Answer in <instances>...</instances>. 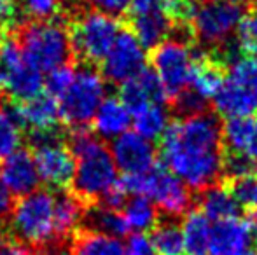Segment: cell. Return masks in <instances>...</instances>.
Returning <instances> with one entry per match:
<instances>
[{
  "label": "cell",
  "instance_id": "6da1fadb",
  "mask_svg": "<svg viewBox=\"0 0 257 255\" xmlns=\"http://www.w3.org/2000/svg\"><path fill=\"white\" fill-rule=\"evenodd\" d=\"M222 126L210 112L182 117L161 136V161L189 189L203 191L222 178Z\"/></svg>",
  "mask_w": 257,
  "mask_h": 255
},
{
  "label": "cell",
  "instance_id": "7a4b0ae2",
  "mask_svg": "<svg viewBox=\"0 0 257 255\" xmlns=\"http://www.w3.org/2000/svg\"><path fill=\"white\" fill-rule=\"evenodd\" d=\"M25 60L48 74L58 67L68 65L72 53L70 30L58 21H32L20 35Z\"/></svg>",
  "mask_w": 257,
  "mask_h": 255
},
{
  "label": "cell",
  "instance_id": "3957f363",
  "mask_svg": "<svg viewBox=\"0 0 257 255\" xmlns=\"http://www.w3.org/2000/svg\"><path fill=\"white\" fill-rule=\"evenodd\" d=\"M13 236L25 245L46 246L56 239L54 229V194L46 189L20 197L11 210Z\"/></svg>",
  "mask_w": 257,
  "mask_h": 255
},
{
  "label": "cell",
  "instance_id": "277c9868",
  "mask_svg": "<svg viewBox=\"0 0 257 255\" xmlns=\"http://www.w3.org/2000/svg\"><path fill=\"white\" fill-rule=\"evenodd\" d=\"M107 95V84L102 72L93 67L75 68L74 79L67 91L58 98L61 121L72 129L86 128L95 117L100 103Z\"/></svg>",
  "mask_w": 257,
  "mask_h": 255
},
{
  "label": "cell",
  "instance_id": "5b68a950",
  "mask_svg": "<svg viewBox=\"0 0 257 255\" xmlns=\"http://www.w3.org/2000/svg\"><path fill=\"white\" fill-rule=\"evenodd\" d=\"M219 116L248 117L257 114V60L240 56L229 67L224 84L212 98Z\"/></svg>",
  "mask_w": 257,
  "mask_h": 255
},
{
  "label": "cell",
  "instance_id": "8992f818",
  "mask_svg": "<svg viewBox=\"0 0 257 255\" xmlns=\"http://www.w3.org/2000/svg\"><path fill=\"white\" fill-rule=\"evenodd\" d=\"M117 180V166L103 142L75 156L72 187L81 201H100V197Z\"/></svg>",
  "mask_w": 257,
  "mask_h": 255
},
{
  "label": "cell",
  "instance_id": "52a82bcc",
  "mask_svg": "<svg viewBox=\"0 0 257 255\" xmlns=\"http://www.w3.org/2000/svg\"><path fill=\"white\" fill-rule=\"evenodd\" d=\"M121 32V25L108 14L89 11L77 18L70 30L72 49L88 63H102Z\"/></svg>",
  "mask_w": 257,
  "mask_h": 255
},
{
  "label": "cell",
  "instance_id": "ba28073f",
  "mask_svg": "<svg viewBox=\"0 0 257 255\" xmlns=\"http://www.w3.org/2000/svg\"><path fill=\"white\" fill-rule=\"evenodd\" d=\"M194 56L189 44L175 39L165 41L151 49V65L170 102H173L189 86Z\"/></svg>",
  "mask_w": 257,
  "mask_h": 255
},
{
  "label": "cell",
  "instance_id": "9c48e42d",
  "mask_svg": "<svg viewBox=\"0 0 257 255\" xmlns=\"http://www.w3.org/2000/svg\"><path fill=\"white\" fill-rule=\"evenodd\" d=\"M34 159L41 182L51 189H63L72 184L75 175V157L54 133L32 135Z\"/></svg>",
  "mask_w": 257,
  "mask_h": 255
},
{
  "label": "cell",
  "instance_id": "30bf717a",
  "mask_svg": "<svg viewBox=\"0 0 257 255\" xmlns=\"http://www.w3.org/2000/svg\"><path fill=\"white\" fill-rule=\"evenodd\" d=\"M243 14L245 7L241 4L203 0L196 6L193 21H191L194 39L210 48H217L227 42L229 35L236 32Z\"/></svg>",
  "mask_w": 257,
  "mask_h": 255
},
{
  "label": "cell",
  "instance_id": "8fae6325",
  "mask_svg": "<svg viewBox=\"0 0 257 255\" xmlns=\"http://www.w3.org/2000/svg\"><path fill=\"white\" fill-rule=\"evenodd\" d=\"M146 197L156 204V208L168 217H184L193 206L191 189L179 177L166 170L163 164H156L147 171Z\"/></svg>",
  "mask_w": 257,
  "mask_h": 255
},
{
  "label": "cell",
  "instance_id": "7c38bea8",
  "mask_svg": "<svg viewBox=\"0 0 257 255\" xmlns=\"http://www.w3.org/2000/svg\"><path fill=\"white\" fill-rule=\"evenodd\" d=\"M146 48L140 44V41L132 30L121 28L110 51L107 53L102 62V75L105 81L122 84L139 75L146 68Z\"/></svg>",
  "mask_w": 257,
  "mask_h": 255
},
{
  "label": "cell",
  "instance_id": "4fadbf2b",
  "mask_svg": "<svg viewBox=\"0 0 257 255\" xmlns=\"http://www.w3.org/2000/svg\"><path fill=\"white\" fill-rule=\"evenodd\" d=\"M110 154L117 170L124 175L146 173L156 166V149L153 142L140 136L137 131H126L112 140Z\"/></svg>",
  "mask_w": 257,
  "mask_h": 255
},
{
  "label": "cell",
  "instance_id": "5bb4252c",
  "mask_svg": "<svg viewBox=\"0 0 257 255\" xmlns=\"http://www.w3.org/2000/svg\"><path fill=\"white\" fill-rule=\"evenodd\" d=\"M0 180L4 182L7 191L18 197L37 191L41 177H39L34 154L18 149L16 152L4 157V163L0 164Z\"/></svg>",
  "mask_w": 257,
  "mask_h": 255
},
{
  "label": "cell",
  "instance_id": "9a60e30c",
  "mask_svg": "<svg viewBox=\"0 0 257 255\" xmlns=\"http://www.w3.org/2000/svg\"><path fill=\"white\" fill-rule=\"evenodd\" d=\"M119 98L132 114L139 112L144 107L153 105V103L165 105L168 102L161 81L154 74L153 68L147 67L133 79L122 82L121 89H119Z\"/></svg>",
  "mask_w": 257,
  "mask_h": 255
},
{
  "label": "cell",
  "instance_id": "2e32d148",
  "mask_svg": "<svg viewBox=\"0 0 257 255\" xmlns=\"http://www.w3.org/2000/svg\"><path fill=\"white\" fill-rule=\"evenodd\" d=\"M16 112L20 123L23 124V128L30 129L32 135L54 133L58 123L61 121L58 100L44 91L27 102H21V105L16 107Z\"/></svg>",
  "mask_w": 257,
  "mask_h": 255
},
{
  "label": "cell",
  "instance_id": "e0dca14e",
  "mask_svg": "<svg viewBox=\"0 0 257 255\" xmlns=\"http://www.w3.org/2000/svg\"><path fill=\"white\" fill-rule=\"evenodd\" d=\"M252 241L250 222L241 218L215 222L210 236L208 255H245Z\"/></svg>",
  "mask_w": 257,
  "mask_h": 255
},
{
  "label": "cell",
  "instance_id": "ac0fdd59",
  "mask_svg": "<svg viewBox=\"0 0 257 255\" xmlns=\"http://www.w3.org/2000/svg\"><path fill=\"white\" fill-rule=\"evenodd\" d=\"M193 72H191V81L187 88H191L196 95L208 102L224 84L226 67L217 62L210 51H193Z\"/></svg>",
  "mask_w": 257,
  "mask_h": 255
},
{
  "label": "cell",
  "instance_id": "d6986e66",
  "mask_svg": "<svg viewBox=\"0 0 257 255\" xmlns=\"http://www.w3.org/2000/svg\"><path fill=\"white\" fill-rule=\"evenodd\" d=\"M91 123L100 140H115L122 133L128 131L130 124H132V112L126 109L121 98L105 96Z\"/></svg>",
  "mask_w": 257,
  "mask_h": 255
},
{
  "label": "cell",
  "instance_id": "ffe728a7",
  "mask_svg": "<svg viewBox=\"0 0 257 255\" xmlns=\"http://www.w3.org/2000/svg\"><path fill=\"white\" fill-rule=\"evenodd\" d=\"M222 143L229 152H240L257 164V117H231L222 126Z\"/></svg>",
  "mask_w": 257,
  "mask_h": 255
},
{
  "label": "cell",
  "instance_id": "44dd1931",
  "mask_svg": "<svg viewBox=\"0 0 257 255\" xmlns=\"http://www.w3.org/2000/svg\"><path fill=\"white\" fill-rule=\"evenodd\" d=\"M130 27L144 48L153 49L170 37L173 23L166 16L165 9H156L151 13L130 16Z\"/></svg>",
  "mask_w": 257,
  "mask_h": 255
},
{
  "label": "cell",
  "instance_id": "7402d4cb",
  "mask_svg": "<svg viewBox=\"0 0 257 255\" xmlns=\"http://www.w3.org/2000/svg\"><path fill=\"white\" fill-rule=\"evenodd\" d=\"M200 211L210 222H222L229 218H236L240 206L234 201L233 194L229 192L227 185L224 184H212L203 189L200 194Z\"/></svg>",
  "mask_w": 257,
  "mask_h": 255
},
{
  "label": "cell",
  "instance_id": "603a6c76",
  "mask_svg": "<svg viewBox=\"0 0 257 255\" xmlns=\"http://www.w3.org/2000/svg\"><path fill=\"white\" fill-rule=\"evenodd\" d=\"M184 253L187 255H208L212 225L200 210H189L182 220Z\"/></svg>",
  "mask_w": 257,
  "mask_h": 255
},
{
  "label": "cell",
  "instance_id": "cb8c5ba5",
  "mask_svg": "<svg viewBox=\"0 0 257 255\" xmlns=\"http://www.w3.org/2000/svg\"><path fill=\"white\" fill-rule=\"evenodd\" d=\"M84 218L82 201L75 194L58 192L54 194V229L56 238L72 234Z\"/></svg>",
  "mask_w": 257,
  "mask_h": 255
},
{
  "label": "cell",
  "instance_id": "d4e9b609",
  "mask_svg": "<svg viewBox=\"0 0 257 255\" xmlns=\"http://www.w3.org/2000/svg\"><path fill=\"white\" fill-rule=\"evenodd\" d=\"M74 255H124V245L119 238L96 231H81L72 241Z\"/></svg>",
  "mask_w": 257,
  "mask_h": 255
},
{
  "label": "cell",
  "instance_id": "484cf974",
  "mask_svg": "<svg viewBox=\"0 0 257 255\" xmlns=\"http://www.w3.org/2000/svg\"><path fill=\"white\" fill-rule=\"evenodd\" d=\"M82 220L88 222L89 231L102 232L107 236H114V238H124L130 232V225L126 222L124 215L119 210H110V208H105L102 204L98 206L89 208L84 213Z\"/></svg>",
  "mask_w": 257,
  "mask_h": 255
},
{
  "label": "cell",
  "instance_id": "4316f807",
  "mask_svg": "<svg viewBox=\"0 0 257 255\" xmlns=\"http://www.w3.org/2000/svg\"><path fill=\"white\" fill-rule=\"evenodd\" d=\"M133 116V126H135V131L139 133L140 136L147 140H161V136L165 135L166 128L170 126V114L166 110L165 105H158V103H153V105L144 107L142 110L132 114Z\"/></svg>",
  "mask_w": 257,
  "mask_h": 255
},
{
  "label": "cell",
  "instance_id": "83f0119b",
  "mask_svg": "<svg viewBox=\"0 0 257 255\" xmlns=\"http://www.w3.org/2000/svg\"><path fill=\"white\" fill-rule=\"evenodd\" d=\"M42 89H44V74L27 62L14 74V77L11 79L4 91L13 96L14 100L27 102V100L37 96L39 93H42Z\"/></svg>",
  "mask_w": 257,
  "mask_h": 255
},
{
  "label": "cell",
  "instance_id": "f1b7e54d",
  "mask_svg": "<svg viewBox=\"0 0 257 255\" xmlns=\"http://www.w3.org/2000/svg\"><path fill=\"white\" fill-rule=\"evenodd\" d=\"M122 215L128 222L130 231L133 229L135 232L153 231L156 224L159 222L158 208L146 196H132V199L126 201Z\"/></svg>",
  "mask_w": 257,
  "mask_h": 255
},
{
  "label": "cell",
  "instance_id": "f546056e",
  "mask_svg": "<svg viewBox=\"0 0 257 255\" xmlns=\"http://www.w3.org/2000/svg\"><path fill=\"white\" fill-rule=\"evenodd\" d=\"M23 124L20 123L16 107L0 103V156H9L21 149Z\"/></svg>",
  "mask_w": 257,
  "mask_h": 255
},
{
  "label": "cell",
  "instance_id": "4dcf8cb0",
  "mask_svg": "<svg viewBox=\"0 0 257 255\" xmlns=\"http://www.w3.org/2000/svg\"><path fill=\"white\" fill-rule=\"evenodd\" d=\"M158 255H184V238L182 229L173 220L158 222L151 234Z\"/></svg>",
  "mask_w": 257,
  "mask_h": 255
},
{
  "label": "cell",
  "instance_id": "1f68e13d",
  "mask_svg": "<svg viewBox=\"0 0 257 255\" xmlns=\"http://www.w3.org/2000/svg\"><path fill=\"white\" fill-rule=\"evenodd\" d=\"M25 63L27 60L20 42L11 39L0 42V91L7 88L9 81Z\"/></svg>",
  "mask_w": 257,
  "mask_h": 255
},
{
  "label": "cell",
  "instance_id": "d6a6232c",
  "mask_svg": "<svg viewBox=\"0 0 257 255\" xmlns=\"http://www.w3.org/2000/svg\"><path fill=\"white\" fill-rule=\"evenodd\" d=\"M257 173V164L252 159L240 152H229L226 150L222 157V178L224 182L234 180V178L247 177Z\"/></svg>",
  "mask_w": 257,
  "mask_h": 255
},
{
  "label": "cell",
  "instance_id": "836d02e7",
  "mask_svg": "<svg viewBox=\"0 0 257 255\" xmlns=\"http://www.w3.org/2000/svg\"><path fill=\"white\" fill-rule=\"evenodd\" d=\"M236 44L245 55L257 51V9L245 11L241 16L236 27Z\"/></svg>",
  "mask_w": 257,
  "mask_h": 255
},
{
  "label": "cell",
  "instance_id": "e575fe53",
  "mask_svg": "<svg viewBox=\"0 0 257 255\" xmlns=\"http://www.w3.org/2000/svg\"><path fill=\"white\" fill-rule=\"evenodd\" d=\"M20 9L32 21H51L60 14L61 0H20Z\"/></svg>",
  "mask_w": 257,
  "mask_h": 255
},
{
  "label": "cell",
  "instance_id": "d590c367",
  "mask_svg": "<svg viewBox=\"0 0 257 255\" xmlns=\"http://www.w3.org/2000/svg\"><path fill=\"white\" fill-rule=\"evenodd\" d=\"M75 68L70 67V65H63V67H58L54 70L48 72V77L44 79V86L48 89V93L54 98H60L67 88L70 86L72 79H74Z\"/></svg>",
  "mask_w": 257,
  "mask_h": 255
},
{
  "label": "cell",
  "instance_id": "8d00e7d4",
  "mask_svg": "<svg viewBox=\"0 0 257 255\" xmlns=\"http://www.w3.org/2000/svg\"><path fill=\"white\" fill-rule=\"evenodd\" d=\"M172 103L180 116L189 117V116H196V114L206 112V103L208 102L201 98L200 95H196L191 88H186Z\"/></svg>",
  "mask_w": 257,
  "mask_h": 255
},
{
  "label": "cell",
  "instance_id": "74e56055",
  "mask_svg": "<svg viewBox=\"0 0 257 255\" xmlns=\"http://www.w3.org/2000/svg\"><path fill=\"white\" fill-rule=\"evenodd\" d=\"M86 6H89L93 11L108 14L112 18L122 16L130 11L132 0H82Z\"/></svg>",
  "mask_w": 257,
  "mask_h": 255
},
{
  "label": "cell",
  "instance_id": "f35d334b",
  "mask_svg": "<svg viewBox=\"0 0 257 255\" xmlns=\"http://www.w3.org/2000/svg\"><path fill=\"white\" fill-rule=\"evenodd\" d=\"M124 255H158L151 236L146 232H133L124 245Z\"/></svg>",
  "mask_w": 257,
  "mask_h": 255
},
{
  "label": "cell",
  "instance_id": "ab89813d",
  "mask_svg": "<svg viewBox=\"0 0 257 255\" xmlns=\"http://www.w3.org/2000/svg\"><path fill=\"white\" fill-rule=\"evenodd\" d=\"M126 201H128V194L122 189L119 180L100 197V204L105 208H110V210H121V208H124Z\"/></svg>",
  "mask_w": 257,
  "mask_h": 255
},
{
  "label": "cell",
  "instance_id": "60d3db41",
  "mask_svg": "<svg viewBox=\"0 0 257 255\" xmlns=\"http://www.w3.org/2000/svg\"><path fill=\"white\" fill-rule=\"evenodd\" d=\"M0 255H30V250L14 236L0 234Z\"/></svg>",
  "mask_w": 257,
  "mask_h": 255
},
{
  "label": "cell",
  "instance_id": "b9f144b4",
  "mask_svg": "<svg viewBox=\"0 0 257 255\" xmlns=\"http://www.w3.org/2000/svg\"><path fill=\"white\" fill-rule=\"evenodd\" d=\"M156 9H163V0H132L130 6V16H137V14L151 13Z\"/></svg>",
  "mask_w": 257,
  "mask_h": 255
},
{
  "label": "cell",
  "instance_id": "7bdbcfd3",
  "mask_svg": "<svg viewBox=\"0 0 257 255\" xmlns=\"http://www.w3.org/2000/svg\"><path fill=\"white\" fill-rule=\"evenodd\" d=\"M18 11L16 0H0V27L7 25L14 20Z\"/></svg>",
  "mask_w": 257,
  "mask_h": 255
},
{
  "label": "cell",
  "instance_id": "ee69618b",
  "mask_svg": "<svg viewBox=\"0 0 257 255\" xmlns=\"http://www.w3.org/2000/svg\"><path fill=\"white\" fill-rule=\"evenodd\" d=\"M11 210H13V194L7 191L4 182L0 180V218L6 217Z\"/></svg>",
  "mask_w": 257,
  "mask_h": 255
},
{
  "label": "cell",
  "instance_id": "f6af8a7d",
  "mask_svg": "<svg viewBox=\"0 0 257 255\" xmlns=\"http://www.w3.org/2000/svg\"><path fill=\"white\" fill-rule=\"evenodd\" d=\"M46 255H74L72 253V246H67L65 243H49V248Z\"/></svg>",
  "mask_w": 257,
  "mask_h": 255
},
{
  "label": "cell",
  "instance_id": "bcb514c9",
  "mask_svg": "<svg viewBox=\"0 0 257 255\" xmlns=\"http://www.w3.org/2000/svg\"><path fill=\"white\" fill-rule=\"evenodd\" d=\"M250 225H252V241H254V245L257 248V218L254 220V224H250Z\"/></svg>",
  "mask_w": 257,
  "mask_h": 255
},
{
  "label": "cell",
  "instance_id": "7dc6e473",
  "mask_svg": "<svg viewBox=\"0 0 257 255\" xmlns=\"http://www.w3.org/2000/svg\"><path fill=\"white\" fill-rule=\"evenodd\" d=\"M215 2H233V4H241V6H243L248 0H215Z\"/></svg>",
  "mask_w": 257,
  "mask_h": 255
},
{
  "label": "cell",
  "instance_id": "c3c4849f",
  "mask_svg": "<svg viewBox=\"0 0 257 255\" xmlns=\"http://www.w3.org/2000/svg\"><path fill=\"white\" fill-rule=\"evenodd\" d=\"M245 255H257V252H247Z\"/></svg>",
  "mask_w": 257,
  "mask_h": 255
},
{
  "label": "cell",
  "instance_id": "681fc988",
  "mask_svg": "<svg viewBox=\"0 0 257 255\" xmlns=\"http://www.w3.org/2000/svg\"><path fill=\"white\" fill-rule=\"evenodd\" d=\"M4 41V39H2V32H0V42H2Z\"/></svg>",
  "mask_w": 257,
  "mask_h": 255
}]
</instances>
